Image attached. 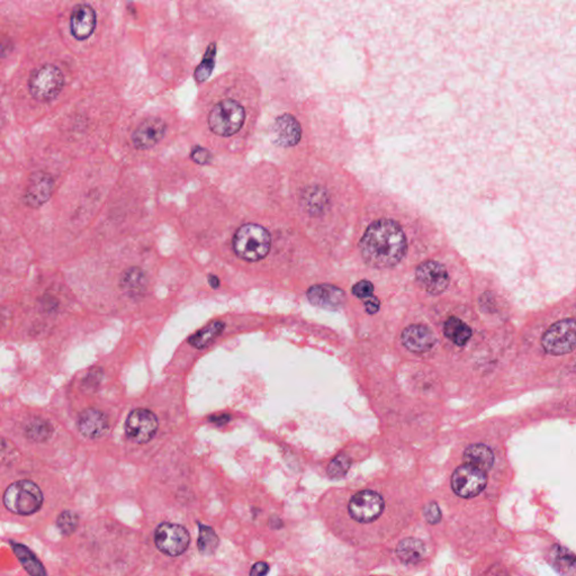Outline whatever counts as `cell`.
Instances as JSON below:
<instances>
[{
	"instance_id": "17",
	"label": "cell",
	"mask_w": 576,
	"mask_h": 576,
	"mask_svg": "<svg viewBox=\"0 0 576 576\" xmlns=\"http://www.w3.org/2000/svg\"><path fill=\"white\" fill-rule=\"evenodd\" d=\"M310 302L326 310H338L346 301L344 290L332 285H315L308 290Z\"/></svg>"
},
{
	"instance_id": "21",
	"label": "cell",
	"mask_w": 576,
	"mask_h": 576,
	"mask_svg": "<svg viewBox=\"0 0 576 576\" xmlns=\"http://www.w3.org/2000/svg\"><path fill=\"white\" fill-rule=\"evenodd\" d=\"M12 547L16 557L19 558L21 564L30 576H48L42 563L30 548L21 544L15 543H12Z\"/></svg>"
},
{
	"instance_id": "18",
	"label": "cell",
	"mask_w": 576,
	"mask_h": 576,
	"mask_svg": "<svg viewBox=\"0 0 576 576\" xmlns=\"http://www.w3.org/2000/svg\"><path fill=\"white\" fill-rule=\"evenodd\" d=\"M109 427V418L97 409H87L79 416V431L91 439H97L105 435Z\"/></svg>"
},
{
	"instance_id": "9",
	"label": "cell",
	"mask_w": 576,
	"mask_h": 576,
	"mask_svg": "<svg viewBox=\"0 0 576 576\" xmlns=\"http://www.w3.org/2000/svg\"><path fill=\"white\" fill-rule=\"evenodd\" d=\"M158 418L147 409H136L127 416L125 432L136 444H147L158 431Z\"/></svg>"
},
{
	"instance_id": "5",
	"label": "cell",
	"mask_w": 576,
	"mask_h": 576,
	"mask_svg": "<svg viewBox=\"0 0 576 576\" xmlns=\"http://www.w3.org/2000/svg\"><path fill=\"white\" fill-rule=\"evenodd\" d=\"M64 86V76L57 66L44 64L34 70L28 80V89L34 100L50 102L59 96Z\"/></svg>"
},
{
	"instance_id": "8",
	"label": "cell",
	"mask_w": 576,
	"mask_h": 576,
	"mask_svg": "<svg viewBox=\"0 0 576 576\" xmlns=\"http://www.w3.org/2000/svg\"><path fill=\"white\" fill-rule=\"evenodd\" d=\"M156 546L168 556H179L186 552L190 544L187 529L183 526L163 522L154 532Z\"/></svg>"
},
{
	"instance_id": "32",
	"label": "cell",
	"mask_w": 576,
	"mask_h": 576,
	"mask_svg": "<svg viewBox=\"0 0 576 576\" xmlns=\"http://www.w3.org/2000/svg\"><path fill=\"white\" fill-rule=\"evenodd\" d=\"M190 158L198 165H208L212 160V154L203 147H195L190 152Z\"/></svg>"
},
{
	"instance_id": "22",
	"label": "cell",
	"mask_w": 576,
	"mask_h": 576,
	"mask_svg": "<svg viewBox=\"0 0 576 576\" xmlns=\"http://www.w3.org/2000/svg\"><path fill=\"white\" fill-rule=\"evenodd\" d=\"M396 554L401 561L407 564L418 563L425 554V544L416 538H407L398 544Z\"/></svg>"
},
{
	"instance_id": "15",
	"label": "cell",
	"mask_w": 576,
	"mask_h": 576,
	"mask_svg": "<svg viewBox=\"0 0 576 576\" xmlns=\"http://www.w3.org/2000/svg\"><path fill=\"white\" fill-rule=\"evenodd\" d=\"M53 188H55V181L51 176L44 172L35 174L30 179V184L25 192V204L33 208L39 207L51 197Z\"/></svg>"
},
{
	"instance_id": "1",
	"label": "cell",
	"mask_w": 576,
	"mask_h": 576,
	"mask_svg": "<svg viewBox=\"0 0 576 576\" xmlns=\"http://www.w3.org/2000/svg\"><path fill=\"white\" fill-rule=\"evenodd\" d=\"M407 238L400 221L391 216L376 219L366 229L360 240L365 263L374 268H391L407 254Z\"/></svg>"
},
{
	"instance_id": "25",
	"label": "cell",
	"mask_w": 576,
	"mask_h": 576,
	"mask_svg": "<svg viewBox=\"0 0 576 576\" xmlns=\"http://www.w3.org/2000/svg\"><path fill=\"white\" fill-rule=\"evenodd\" d=\"M145 275L140 268H131L125 272L122 279L123 290L130 295L136 296L142 294L145 290Z\"/></svg>"
},
{
	"instance_id": "36",
	"label": "cell",
	"mask_w": 576,
	"mask_h": 576,
	"mask_svg": "<svg viewBox=\"0 0 576 576\" xmlns=\"http://www.w3.org/2000/svg\"><path fill=\"white\" fill-rule=\"evenodd\" d=\"M208 281H210V284H211L212 287H214V288H216V287H219V279H218V278L214 277V276H210V278H208Z\"/></svg>"
},
{
	"instance_id": "29",
	"label": "cell",
	"mask_w": 576,
	"mask_h": 576,
	"mask_svg": "<svg viewBox=\"0 0 576 576\" xmlns=\"http://www.w3.org/2000/svg\"><path fill=\"white\" fill-rule=\"evenodd\" d=\"M79 519L76 513L73 511H64L57 517V526L62 534L66 536L73 534L78 527Z\"/></svg>"
},
{
	"instance_id": "26",
	"label": "cell",
	"mask_w": 576,
	"mask_h": 576,
	"mask_svg": "<svg viewBox=\"0 0 576 576\" xmlns=\"http://www.w3.org/2000/svg\"><path fill=\"white\" fill-rule=\"evenodd\" d=\"M199 536L197 540V546H198L199 552L204 554V555H212L213 552L218 548L219 540L218 535L215 534L213 528L208 527V526L198 523Z\"/></svg>"
},
{
	"instance_id": "33",
	"label": "cell",
	"mask_w": 576,
	"mask_h": 576,
	"mask_svg": "<svg viewBox=\"0 0 576 576\" xmlns=\"http://www.w3.org/2000/svg\"><path fill=\"white\" fill-rule=\"evenodd\" d=\"M425 520L429 523H431V525H436V523L440 521L441 511L439 507H438V504L435 503V502L428 504L425 509Z\"/></svg>"
},
{
	"instance_id": "24",
	"label": "cell",
	"mask_w": 576,
	"mask_h": 576,
	"mask_svg": "<svg viewBox=\"0 0 576 576\" xmlns=\"http://www.w3.org/2000/svg\"><path fill=\"white\" fill-rule=\"evenodd\" d=\"M445 335L457 346H465L471 339L472 330L458 317H449L444 326Z\"/></svg>"
},
{
	"instance_id": "16",
	"label": "cell",
	"mask_w": 576,
	"mask_h": 576,
	"mask_svg": "<svg viewBox=\"0 0 576 576\" xmlns=\"http://www.w3.org/2000/svg\"><path fill=\"white\" fill-rule=\"evenodd\" d=\"M401 338L405 347L412 353H427L436 344L435 333L422 324L407 326Z\"/></svg>"
},
{
	"instance_id": "14",
	"label": "cell",
	"mask_w": 576,
	"mask_h": 576,
	"mask_svg": "<svg viewBox=\"0 0 576 576\" xmlns=\"http://www.w3.org/2000/svg\"><path fill=\"white\" fill-rule=\"evenodd\" d=\"M272 136L276 145L288 148L299 143L302 136V127L293 115H281L275 121Z\"/></svg>"
},
{
	"instance_id": "20",
	"label": "cell",
	"mask_w": 576,
	"mask_h": 576,
	"mask_svg": "<svg viewBox=\"0 0 576 576\" xmlns=\"http://www.w3.org/2000/svg\"><path fill=\"white\" fill-rule=\"evenodd\" d=\"M465 464L471 465L473 467L479 468L481 471L486 472L491 470L494 464V455L489 447L483 444L472 445L467 447L464 453Z\"/></svg>"
},
{
	"instance_id": "11",
	"label": "cell",
	"mask_w": 576,
	"mask_h": 576,
	"mask_svg": "<svg viewBox=\"0 0 576 576\" xmlns=\"http://www.w3.org/2000/svg\"><path fill=\"white\" fill-rule=\"evenodd\" d=\"M416 277L420 287L432 295L445 292L449 284V275L445 266L434 260L421 263L416 269Z\"/></svg>"
},
{
	"instance_id": "19",
	"label": "cell",
	"mask_w": 576,
	"mask_h": 576,
	"mask_svg": "<svg viewBox=\"0 0 576 576\" xmlns=\"http://www.w3.org/2000/svg\"><path fill=\"white\" fill-rule=\"evenodd\" d=\"M549 563L563 576H576V555L565 547L552 546Z\"/></svg>"
},
{
	"instance_id": "30",
	"label": "cell",
	"mask_w": 576,
	"mask_h": 576,
	"mask_svg": "<svg viewBox=\"0 0 576 576\" xmlns=\"http://www.w3.org/2000/svg\"><path fill=\"white\" fill-rule=\"evenodd\" d=\"M350 465H351V461H350L348 456H338L329 465V467H328V475L332 477V479L344 477L348 473V471H349Z\"/></svg>"
},
{
	"instance_id": "6",
	"label": "cell",
	"mask_w": 576,
	"mask_h": 576,
	"mask_svg": "<svg viewBox=\"0 0 576 576\" xmlns=\"http://www.w3.org/2000/svg\"><path fill=\"white\" fill-rule=\"evenodd\" d=\"M385 501L378 492L362 490L357 492L348 502V514L353 521L369 525L383 514Z\"/></svg>"
},
{
	"instance_id": "31",
	"label": "cell",
	"mask_w": 576,
	"mask_h": 576,
	"mask_svg": "<svg viewBox=\"0 0 576 576\" xmlns=\"http://www.w3.org/2000/svg\"><path fill=\"white\" fill-rule=\"evenodd\" d=\"M353 295H356L357 297H359V299H362L365 301V299H369V297L373 296V293H374V286H373V284H371V281H359L358 284H356V285L353 287Z\"/></svg>"
},
{
	"instance_id": "28",
	"label": "cell",
	"mask_w": 576,
	"mask_h": 576,
	"mask_svg": "<svg viewBox=\"0 0 576 576\" xmlns=\"http://www.w3.org/2000/svg\"><path fill=\"white\" fill-rule=\"evenodd\" d=\"M215 57H216V46L214 43L208 46L202 64L195 70V79L197 82H204L210 78L215 66Z\"/></svg>"
},
{
	"instance_id": "12",
	"label": "cell",
	"mask_w": 576,
	"mask_h": 576,
	"mask_svg": "<svg viewBox=\"0 0 576 576\" xmlns=\"http://www.w3.org/2000/svg\"><path fill=\"white\" fill-rule=\"evenodd\" d=\"M167 125L161 118H150L142 122L136 130L133 132L132 142L134 147L139 150H147L152 148L160 142L165 133H166Z\"/></svg>"
},
{
	"instance_id": "35",
	"label": "cell",
	"mask_w": 576,
	"mask_h": 576,
	"mask_svg": "<svg viewBox=\"0 0 576 576\" xmlns=\"http://www.w3.org/2000/svg\"><path fill=\"white\" fill-rule=\"evenodd\" d=\"M365 306L366 310L369 312V314H374L378 311V308H380V301L376 297H369V299H365Z\"/></svg>"
},
{
	"instance_id": "27",
	"label": "cell",
	"mask_w": 576,
	"mask_h": 576,
	"mask_svg": "<svg viewBox=\"0 0 576 576\" xmlns=\"http://www.w3.org/2000/svg\"><path fill=\"white\" fill-rule=\"evenodd\" d=\"M53 429L51 425L42 419H34L26 425L25 435L28 439L35 443H43L51 437Z\"/></svg>"
},
{
	"instance_id": "10",
	"label": "cell",
	"mask_w": 576,
	"mask_h": 576,
	"mask_svg": "<svg viewBox=\"0 0 576 576\" xmlns=\"http://www.w3.org/2000/svg\"><path fill=\"white\" fill-rule=\"evenodd\" d=\"M487 479L485 472L471 465L465 464L459 466L454 472L452 477V486L456 494L464 499H471L480 494L485 489Z\"/></svg>"
},
{
	"instance_id": "23",
	"label": "cell",
	"mask_w": 576,
	"mask_h": 576,
	"mask_svg": "<svg viewBox=\"0 0 576 576\" xmlns=\"http://www.w3.org/2000/svg\"><path fill=\"white\" fill-rule=\"evenodd\" d=\"M224 326H225L224 323L221 321L211 322L208 326H204L202 330L190 335L188 342L197 349H204L223 332Z\"/></svg>"
},
{
	"instance_id": "13",
	"label": "cell",
	"mask_w": 576,
	"mask_h": 576,
	"mask_svg": "<svg viewBox=\"0 0 576 576\" xmlns=\"http://www.w3.org/2000/svg\"><path fill=\"white\" fill-rule=\"evenodd\" d=\"M96 25V12L93 7L82 3L73 8L70 16V30L75 39L79 41L89 39L94 33Z\"/></svg>"
},
{
	"instance_id": "7",
	"label": "cell",
	"mask_w": 576,
	"mask_h": 576,
	"mask_svg": "<svg viewBox=\"0 0 576 576\" xmlns=\"http://www.w3.org/2000/svg\"><path fill=\"white\" fill-rule=\"evenodd\" d=\"M544 349L554 356H561L576 348V320L566 319L554 323L544 335Z\"/></svg>"
},
{
	"instance_id": "4",
	"label": "cell",
	"mask_w": 576,
	"mask_h": 576,
	"mask_svg": "<svg viewBox=\"0 0 576 576\" xmlns=\"http://www.w3.org/2000/svg\"><path fill=\"white\" fill-rule=\"evenodd\" d=\"M43 493L32 481L23 480L12 483L3 494V504L7 510L21 516H30L42 507Z\"/></svg>"
},
{
	"instance_id": "2",
	"label": "cell",
	"mask_w": 576,
	"mask_h": 576,
	"mask_svg": "<svg viewBox=\"0 0 576 576\" xmlns=\"http://www.w3.org/2000/svg\"><path fill=\"white\" fill-rule=\"evenodd\" d=\"M233 250L247 261H259L268 254L272 236L268 230L259 224L248 223L239 227L233 236Z\"/></svg>"
},
{
	"instance_id": "3",
	"label": "cell",
	"mask_w": 576,
	"mask_h": 576,
	"mask_svg": "<svg viewBox=\"0 0 576 576\" xmlns=\"http://www.w3.org/2000/svg\"><path fill=\"white\" fill-rule=\"evenodd\" d=\"M247 120V111L236 100H221L208 115V127L220 136H232L242 130Z\"/></svg>"
},
{
	"instance_id": "34",
	"label": "cell",
	"mask_w": 576,
	"mask_h": 576,
	"mask_svg": "<svg viewBox=\"0 0 576 576\" xmlns=\"http://www.w3.org/2000/svg\"><path fill=\"white\" fill-rule=\"evenodd\" d=\"M269 566L263 561H259L252 566L250 570V576H266L268 574Z\"/></svg>"
}]
</instances>
